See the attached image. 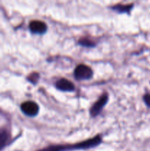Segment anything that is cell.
I'll use <instances>...</instances> for the list:
<instances>
[{"label":"cell","instance_id":"5","mask_svg":"<svg viewBox=\"0 0 150 151\" xmlns=\"http://www.w3.org/2000/svg\"><path fill=\"white\" fill-rule=\"evenodd\" d=\"M29 28L32 33L42 35L47 30V25L44 22L38 20H34L29 23Z\"/></svg>","mask_w":150,"mask_h":151},{"label":"cell","instance_id":"6","mask_svg":"<svg viewBox=\"0 0 150 151\" xmlns=\"http://www.w3.org/2000/svg\"><path fill=\"white\" fill-rule=\"evenodd\" d=\"M55 86L57 89L62 91H74L75 89L73 83L65 78H61L57 81L55 83Z\"/></svg>","mask_w":150,"mask_h":151},{"label":"cell","instance_id":"1","mask_svg":"<svg viewBox=\"0 0 150 151\" xmlns=\"http://www.w3.org/2000/svg\"><path fill=\"white\" fill-rule=\"evenodd\" d=\"M101 138L99 135H97L94 138L85 140L82 142L76 143L74 145H50L38 151H70L74 150H85L95 147L101 144Z\"/></svg>","mask_w":150,"mask_h":151},{"label":"cell","instance_id":"11","mask_svg":"<svg viewBox=\"0 0 150 151\" xmlns=\"http://www.w3.org/2000/svg\"><path fill=\"white\" fill-rule=\"evenodd\" d=\"M144 101L149 108H150V94H146L144 96Z\"/></svg>","mask_w":150,"mask_h":151},{"label":"cell","instance_id":"3","mask_svg":"<svg viewBox=\"0 0 150 151\" xmlns=\"http://www.w3.org/2000/svg\"><path fill=\"white\" fill-rule=\"evenodd\" d=\"M107 101H108V95L107 93H104L91 108V110H90L91 116L95 117L97 115L99 114L101 110L104 109V106L107 104Z\"/></svg>","mask_w":150,"mask_h":151},{"label":"cell","instance_id":"7","mask_svg":"<svg viewBox=\"0 0 150 151\" xmlns=\"http://www.w3.org/2000/svg\"><path fill=\"white\" fill-rule=\"evenodd\" d=\"M133 4H116L112 7V9L115 11H117L119 13H129L132 10Z\"/></svg>","mask_w":150,"mask_h":151},{"label":"cell","instance_id":"2","mask_svg":"<svg viewBox=\"0 0 150 151\" xmlns=\"http://www.w3.org/2000/svg\"><path fill=\"white\" fill-rule=\"evenodd\" d=\"M74 78L78 81L89 80L93 77L94 72L90 66L85 64H79L74 69Z\"/></svg>","mask_w":150,"mask_h":151},{"label":"cell","instance_id":"4","mask_svg":"<svg viewBox=\"0 0 150 151\" xmlns=\"http://www.w3.org/2000/svg\"><path fill=\"white\" fill-rule=\"evenodd\" d=\"M21 109L24 114L32 117L36 116L39 112L38 105L32 101H26L22 103L21 106Z\"/></svg>","mask_w":150,"mask_h":151},{"label":"cell","instance_id":"9","mask_svg":"<svg viewBox=\"0 0 150 151\" xmlns=\"http://www.w3.org/2000/svg\"><path fill=\"white\" fill-rule=\"evenodd\" d=\"M79 44L83 46V47H92L95 46V44L94 43V41L89 40L87 38H80L79 40Z\"/></svg>","mask_w":150,"mask_h":151},{"label":"cell","instance_id":"10","mask_svg":"<svg viewBox=\"0 0 150 151\" xmlns=\"http://www.w3.org/2000/svg\"><path fill=\"white\" fill-rule=\"evenodd\" d=\"M27 80L29 82L32 83V84H36L38 83V80H39V75L38 73H36V72H33L30 75H29V77L27 78Z\"/></svg>","mask_w":150,"mask_h":151},{"label":"cell","instance_id":"8","mask_svg":"<svg viewBox=\"0 0 150 151\" xmlns=\"http://www.w3.org/2000/svg\"><path fill=\"white\" fill-rule=\"evenodd\" d=\"M9 139V134L4 128L0 129V150L5 146Z\"/></svg>","mask_w":150,"mask_h":151}]
</instances>
